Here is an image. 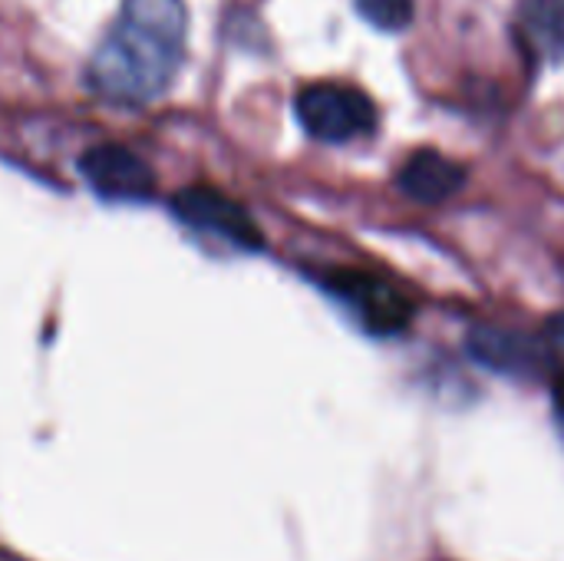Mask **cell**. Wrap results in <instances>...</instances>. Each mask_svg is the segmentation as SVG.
I'll use <instances>...</instances> for the list:
<instances>
[{"label":"cell","instance_id":"cell-9","mask_svg":"<svg viewBox=\"0 0 564 561\" xmlns=\"http://www.w3.org/2000/svg\"><path fill=\"white\" fill-rule=\"evenodd\" d=\"M357 10L380 30H403L413 20L416 0H357Z\"/></svg>","mask_w":564,"mask_h":561},{"label":"cell","instance_id":"cell-3","mask_svg":"<svg viewBox=\"0 0 564 561\" xmlns=\"http://www.w3.org/2000/svg\"><path fill=\"white\" fill-rule=\"evenodd\" d=\"M79 172L102 198L142 202L155 192V172L149 169V162L116 142L86 149L79 155Z\"/></svg>","mask_w":564,"mask_h":561},{"label":"cell","instance_id":"cell-6","mask_svg":"<svg viewBox=\"0 0 564 561\" xmlns=\"http://www.w3.org/2000/svg\"><path fill=\"white\" fill-rule=\"evenodd\" d=\"M463 182H466L463 165H456L453 159H446L443 152H433V149L413 152L400 169V188L410 198L426 202V205L446 202L449 195H456L463 188Z\"/></svg>","mask_w":564,"mask_h":561},{"label":"cell","instance_id":"cell-5","mask_svg":"<svg viewBox=\"0 0 564 561\" xmlns=\"http://www.w3.org/2000/svg\"><path fill=\"white\" fill-rule=\"evenodd\" d=\"M327 284L370 334H397L410 324V301L383 278L364 271H340L330 274Z\"/></svg>","mask_w":564,"mask_h":561},{"label":"cell","instance_id":"cell-11","mask_svg":"<svg viewBox=\"0 0 564 561\" xmlns=\"http://www.w3.org/2000/svg\"><path fill=\"white\" fill-rule=\"evenodd\" d=\"M549 334H552L555 347H562V350H564V314L552 317V324H549Z\"/></svg>","mask_w":564,"mask_h":561},{"label":"cell","instance_id":"cell-4","mask_svg":"<svg viewBox=\"0 0 564 561\" xmlns=\"http://www.w3.org/2000/svg\"><path fill=\"white\" fill-rule=\"evenodd\" d=\"M172 212L185 225H192L198 231H208V235H218V238H225V241H231L238 248L254 251V248L264 245V238H261L258 225L251 222V215L238 202H231L228 195H221V192H215L208 185L182 188L172 198Z\"/></svg>","mask_w":564,"mask_h":561},{"label":"cell","instance_id":"cell-1","mask_svg":"<svg viewBox=\"0 0 564 561\" xmlns=\"http://www.w3.org/2000/svg\"><path fill=\"white\" fill-rule=\"evenodd\" d=\"M185 30L188 17L182 0H122L89 56V89L132 106L159 99L185 60Z\"/></svg>","mask_w":564,"mask_h":561},{"label":"cell","instance_id":"cell-7","mask_svg":"<svg viewBox=\"0 0 564 561\" xmlns=\"http://www.w3.org/2000/svg\"><path fill=\"white\" fill-rule=\"evenodd\" d=\"M522 46L542 60H562L564 56V0H522L519 20H516Z\"/></svg>","mask_w":564,"mask_h":561},{"label":"cell","instance_id":"cell-2","mask_svg":"<svg viewBox=\"0 0 564 561\" xmlns=\"http://www.w3.org/2000/svg\"><path fill=\"white\" fill-rule=\"evenodd\" d=\"M301 126L321 142H350L377 126V109L367 93L344 83H311L294 99Z\"/></svg>","mask_w":564,"mask_h":561},{"label":"cell","instance_id":"cell-10","mask_svg":"<svg viewBox=\"0 0 564 561\" xmlns=\"http://www.w3.org/2000/svg\"><path fill=\"white\" fill-rule=\"evenodd\" d=\"M552 397H555V417H558V427H562V433H564V374L555 377Z\"/></svg>","mask_w":564,"mask_h":561},{"label":"cell","instance_id":"cell-8","mask_svg":"<svg viewBox=\"0 0 564 561\" xmlns=\"http://www.w3.org/2000/svg\"><path fill=\"white\" fill-rule=\"evenodd\" d=\"M469 350L482 364H489L496 370H512V374H525L542 364V350L532 341L509 334V331H492V327H479L469 337Z\"/></svg>","mask_w":564,"mask_h":561}]
</instances>
